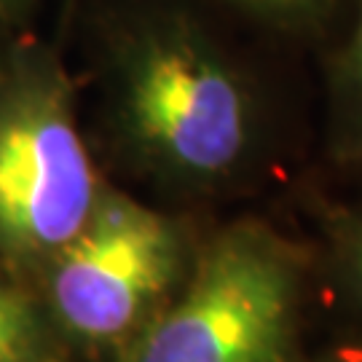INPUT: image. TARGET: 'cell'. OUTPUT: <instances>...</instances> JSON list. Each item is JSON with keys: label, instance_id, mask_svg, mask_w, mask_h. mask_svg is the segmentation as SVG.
Wrapping results in <instances>:
<instances>
[{"label": "cell", "instance_id": "obj_1", "mask_svg": "<svg viewBox=\"0 0 362 362\" xmlns=\"http://www.w3.org/2000/svg\"><path fill=\"white\" fill-rule=\"evenodd\" d=\"M113 73L121 124L156 169L212 185L242 167L255 140L252 86L194 16L143 19L118 40Z\"/></svg>", "mask_w": 362, "mask_h": 362}, {"label": "cell", "instance_id": "obj_2", "mask_svg": "<svg viewBox=\"0 0 362 362\" xmlns=\"http://www.w3.org/2000/svg\"><path fill=\"white\" fill-rule=\"evenodd\" d=\"M296 298V252L266 226L236 223L204 247L129 362H287Z\"/></svg>", "mask_w": 362, "mask_h": 362}, {"label": "cell", "instance_id": "obj_3", "mask_svg": "<svg viewBox=\"0 0 362 362\" xmlns=\"http://www.w3.org/2000/svg\"><path fill=\"white\" fill-rule=\"evenodd\" d=\"M0 103V239L19 252H59L89 220L97 182L65 76L30 54Z\"/></svg>", "mask_w": 362, "mask_h": 362}, {"label": "cell", "instance_id": "obj_4", "mask_svg": "<svg viewBox=\"0 0 362 362\" xmlns=\"http://www.w3.org/2000/svg\"><path fill=\"white\" fill-rule=\"evenodd\" d=\"M177 272L180 236L164 215L127 196H100L83 228L57 252L54 306L81 336H124Z\"/></svg>", "mask_w": 362, "mask_h": 362}, {"label": "cell", "instance_id": "obj_5", "mask_svg": "<svg viewBox=\"0 0 362 362\" xmlns=\"http://www.w3.org/2000/svg\"><path fill=\"white\" fill-rule=\"evenodd\" d=\"M327 81L341 124L362 143V0L351 6L349 30L327 62Z\"/></svg>", "mask_w": 362, "mask_h": 362}, {"label": "cell", "instance_id": "obj_6", "mask_svg": "<svg viewBox=\"0 0 362 362\" xmlns=\"http://www.w3.org/2000/svg\"><path fill=\"white\" fill-rule=\"evenodd\" d=\"M252 22L285 35H317L333 22L341 0H226Z\"/></svg>", "mask_w": 362, "mask_h": 362}, {"label": "cell", "instance_id": "obj_7", "mask_svg": "<svg viewBox=\"0 0 362 362\" xmlns=\"http://www.w3.org/2000/svg\"><path fill=\"white\" fill-rule=\"evenodd\" d=\"M33 346V320L22 298L0 287V362H22Z\"/></svg>", "mask_w": 362, "mask_h": 362}, {"label": "cell", "instance_id": "obj_8", "mask_svg": "<svg viewBox=\"0 0 362 362\" xmlns=\"http://www.w3.org/2000/svg\"><path fill=\"white\" fill-rule=\"evenodd\" d=\"M351 269L357 274V282L362 285V223L351 233Z\"/></svg>", "mask_w": 362, "mask_h": 362}, {"label": "cell", "instance_id": "obj_9", "mask_svg": "<svg viewBox=\"0 0 362 362\" xmlns=\"http://www.w3.org/2000/svg\"><path fill=\"white\" fill-rule=\"evenodd\" d=\"M13 3H16V0H0V13H3V11H8V8H11Z\"/></svg>", "mask_w": 362, "mask_h": 362}]
</instances>
